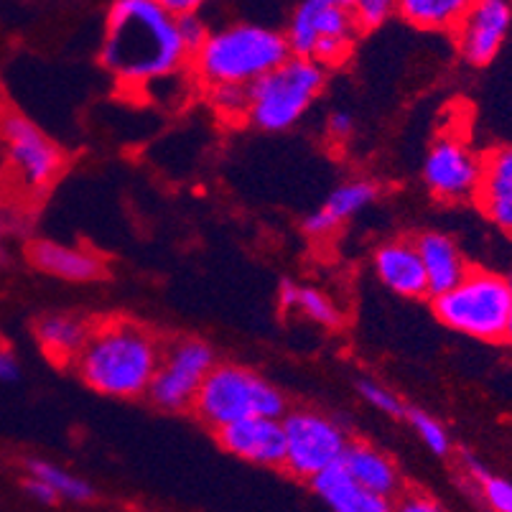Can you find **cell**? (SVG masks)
<instances>
[{
	"mask_svg": "<svg viewBox=\"0 0 512 512\" xmlns=\"http://www.w3.org/2000/svg\"><path fill=\"white\" fill-rule=\"evenodd\" d=\"M161 355L164 342L151 329L138 321L107 319L92 324L74 370L95 393L133 400L148 393Z\"/></svg>",
	"mask_w": 512,
	"mask_h": 512,
	"instance_id": "2",
	"label": "cell"
},
{
	"mask_svg": "<svg viewBox=\"0 0 512 512\" xmlns=\"http://www.w3.org/2000/svg\"><path fill=\"white\" fill-rule=\"evenodd\" d=\"M403 418L411 423V428L416 431V436L423 441V446H426L431 454H436V456L449 454L451 436L439 418L431 416L428 411H421V408H406V416Z\"/></svg>",
	"mask_w": 512,
	"mask_h": 512,
	"instance_id": "25",
	"label": "cell"
},
{
	"mask_svg": "<svg viewBox=\"0 0 512 512\" xmlns=\"http://www.w3.org/2000/svg\"><path fill=\"white\" fill-rule=\"evenodd\" d=\"M510 283L487 268H469L459 283L434 296L436 319L451 332L479 342H507Z\"/></svg>",
	"mask_w": 512,
	"mask_h": 512,
	"instance_id": "4",
	"label": "cell"
},
{
	"mask_svg": "<svg viewBox=\"0 0 512 512\" xmlns=\"http://www.w3.org/2000/svg\"><path fill=\"white\" fill-rule=\"evenodd\" d=\"M189 59L179 16L158 0H113L100 62L123 90L143 92L156 79L184 72Z\"/></svg>",
	"mask_w": 512,
	"mask_h": 512,
	"instance_id": "1",
	"label": "cell"
},
{
	"mask_svg": "<svg viewBox=\"0 0 512 512\" xmlns=\"http://www.w3.org/2000/svg\"><path fill=\"white\" fill-rule=\"evenodd\" d=\"M283 431H286L283 469L291 477L306 479V482L337 464L349 444L347 434L337 421L309 408L283 413Z\"/></svg>",
	"mask_w": 512,
	"mask_h": 512,
	"instance_id": "10",
	"label": "cell"
},
{
	"mask_svg": "<svg viewBox=\"0 0 512 512\" xmlns=\"http://www.w3.org/2000/svg\"><path fill=\"white\" fill-rule=\"evenodd\" d=\"M327 130L329 136L334 138V141H347L349 136H352V130H355V120H352V115L344 113V110H337V113L329 115V123H327Z\"/></svg>",
	"mask_w": 512,
	"mask_h": 512,
	"instance_id": "33",
	"label": "cell"
},
{
	"mask_svg": "<svg viewBox=\"0 0 512 512\" xmlns=\"http://www.w3.org/2000/svg\"><path fill=\"white\" fill-rule=\"evenodd\" d=\"M507 283H510V296H512V273L507 276ZM507 342H512V309H510V329H507Z\"/></svg>",
	"mask_w": 512,
	"mask_h": 512,
	"instance_id": "36",
	"label": "cell"
},
{
	"mask_svg": "<svg viewBox=\"0 0 512 512\" xmlns=\"http://www.w3.org/2000/svg\"><path fill=\"white\" fill-rule=\"evenodd\" d=\"M0 148L13 189L23 197H41L64 171V151L18 110H0Z\"/></svg>",
	"mask_w": 512,
	"mask_h": 512,
	"instance_id": "7",
	"label": "cell"
},
{
	"mask_svg": "<svg viewBox=\"0 0 512 512\" xmlns=\"http://www.w3.org/2000/svg\"><path fill=\"white\" fill-rule=\"evenodd\" d=\"M179 26H181V39H184L186 49H189V54H194V51H197L199 46H202V41L207 39L209 29L202 23L199 13L179 16Z\"/></svg>",
	"mask_w": 512,
	"mask_h": 512,
	"instance_id": "30",
	"label": "cell"
},
{
	"mask_svg": "<svg viewBox=\"0 0 512 512\" xmlns=\"http://www.w3.org/2000/svg\"><path fill=\"white\" fill-rule=\"evenodd\" d=\"M474 495L495 512H512V482L505 477H495V474H487L482 482L474 487Z\"/></svg>",
	"mask_w": 512,
	"mask_h": 512,
	"instance_id": "29",
	"label": "cell"
},
{
	"mask_svg": "<svg viewBox=\"0 0 512 512\" xmlns=\"http://www.w3.org/2000/svg\"><path fill=\"white\" fill-rule=\"evenodd\" d=\"M474 202L497 230L512 235V146L484 153Z\"/></svg>",
	"mask_w": 512,
	"mask_h": 512,
	"instance_id": "14",
	"label": "cell"
},
{
	"mask_svg": "<svg viewBox=\"0 0 512 512\" xmlns=\"http://www.w3.org/2000/svg\"><path fill=\"white\" fill-rule=\"evenodd\" d=\"M360 31L380 29L383 23L398 16V0H349Z\"/></svg>",
	"mask_w": 512,
	"mask_h": 512,
	"instance_id": "27",
	"label": "cell"
},
{
	"mask_svg": "<svg viewBox=\"0 0 512 512\" xmlns=\"http://www.w3.org/2000/svg\"><path fill=\"white\" fill-rule=\"evenodd\" d=\"M474 0H398V16L418 31L451 34Z\"/></svg>",
	"mask_w": 512,
	"mask_h": 512,
	"instance_id": "22",
	"label": "cell"
},
{
	"mask_svg": "<svg viewBox=\"0 0 512 512\" xmlns=\"http://www.w3.org/2000/svg\"><path fill=\"white\" fill-rule=\"evenodd\" d=\"M227 454L255 467H283L286 456V431L283 416H253L227 423L214 431Z\"/></svg>",
	"mask_w": 512,
	"mask_h": 512,
	"instance_id": "13",
	"label": "cell"
},
{
	"mask_svg": "<svg viewBox=\"0 0 512 512\" xmlns=\"http://www.w3.org/2000/svg\"><path fill=\"white\" fill-rule=\"evenodd\" d=\"M288 57L291 46L283 31L260 23H232L209 31L189 62L199 85L209 90L220 85L250 87Z\"/></svg>",
	"mask_w": 512,
	"mask_h": 512,
	"instance_id": "3",
	"label": "cell"
},
{
	"mask_svg": "<svg viewBox=\"0 0 512 512\" xmlns=\"http://www.w3.org/2000/svg\"><path fill=\"white\" fill-rule=\"evenodd\" d=\"M192 411L197 413L199 421L217 431L242 418H281L286 413V398L276 385L268 383L255 370L242 365H214L194 400Z\"/></svg>",
	"mask_w": 512,
	"mask_h": 512,
	"instance_id": "6",
	"label": "cell"
},
{
	"mask_svg": "<svg viewBox=\"0 0 512 512\" xmlns=\"http://www.w3.org/2000/svg\"><path fill=\"white\" fill-rule=\"evenodd\" d=\"M29 263L36 271L69 283H92L105 278L107 265L97 253L54 240H34L29 245Z\"/></svg>",
	"mask_w": 512,
	"mask_h": 512,
	"instance_id": "16",
	"label": "cell"
},
{
	"mask_svg": "<svg viewBox=\"0 0 512 512\" xmlns=\"http://www.w3.org/2000/svg\"><path fill=\"white\" fill-rule=\"evenodd\" d=\"M339 462L372 495L385 497L390 502L398 500L400 474L388 454L370 444H347Z\"/></svg>",
	"mask_w": 512,
	"mask_h": 512,
	"instance_id": "20",
	"label": "cell"
},
{
	"mask_svg": "<svg viewBox=\"0 0 512 512\" xmlns=\"http://www.w3.org/2000/svg\"><path fill=\"white\" fill-rule=\"evenodd\" d=\"M283 34L296 57L339 67L352 54L360 26L349 0H301Z\"/></svg>",
	"mask_w": 512,
	"mask_h": 512,
	"instance_id": "8",
	"label": "cell"
},
{
	"mask_svg": "<svg viewBox=\"0 0 512 512\" xmlns=\"http://www.w3.org/2000/svg\"><path fill=\"white\" fill-rule=\"evenodd\" d=\"M209 102L222 118L232 120H248V87L240 85H220L209 87Z\"/></svg>",
	"mask_w": 512,
	"mask_h": 512,
	"instance_id": "26",
	"label": "cell"
},
{
	"mask_svg": "<svg viewBox=\"0 0 512 512\" xmlns=\"http://www.w3.org/2000/svg\"><path fill=\"white\" fill-rule=\"evenodd\" d=\"M416 248L418 255H421L431 296L459 283L464 278V273L469 271L462 248L449 235H444V232H423L416 240Z\"/></svg>",
	"mask_w": 512,
	"mask_h": 512,
	"instance_id": "19",
	"label": "cell"
},
{
	"mask_svg": "<svg viewBox=\"0 0 512 512\" xmlns=\"http://www.w3.org/2000/svg\"><path fill=\"white\" fill-rule=\"evenodd\" d=\"M372 268H375V276L380 278V283L403 299L431 296L416 240H393L380 245L372 255Z\"/></svg>",
	"mask_w": 512,
	"mask_h": 512,
	"instance_id": "15",
	"label": "cell"
},
{
	"mask_svg": "<svg viewBox=\"0 0 512 512\" xmlns=\"http://www.w3.org/2000/svg\"><path fill=\"white\" fill-rule=\"evenodd\" d=\"M311 490L319 497L327 507H332L334 512H385L393 507V502L385 500V497L372 495L370 490H365L360 482H357L347 469L342 467V462L332 464L324 472L316 474L311 479Z\"/></svg>",
	"mask_w": 512,
	"mask_h": 512,
	"instance_id": "18",
	"label": "cell"
},
{
	"mask_svg": "<svg viewBox=\"0 0 512 512\" xmlns=\"http://www.w3.org/2000/svg\"><path fill=\"white\" fill-rule=\"evenodd\" d=\"M357 390H360L362 400H365V403H370L375 411L385 413V416H393V418L406 416V406H403V400H400L393 390L385 388V385L375 383V380H360V383H357Z\"/></svg>",
	"mask_w": 512,
	"mask_h": 512,
	"instance_id": "28",
	"label": "cell"
},
{
	"mask_svg": "<svg viewBox=\"0 0 512 512\" xmlns=\"http://www.w3.org/2000/svg\"><path fill=\"white\" fill-rule=\"evenodd\" d=\"M479 176H482V156L459 130H446L428 148L423 161V184L439 202H474Z\"/></svg>",
	"mask_w": 512,
	"mask_h": 512,
	"instance_id": "11",
	"label": "cell"
},
{
	"mask_svg": "<svg viewBox=\"0 0 512 512\" xmlns=\"http://www.w3.org/2000/svg\"><path fill=\"white\" fill-rule=\"evenodd\" d=\"M166 11H171L174 16H189V13H199L204 6H207V0H158Z\"/></svg>",
	"mask_w": 512,
	"mask_h": 512,
	"instance_id": "35",
	"label": "cell"
},
{
	"mask_svg": "<svg viewBox=\"0 0 512 512\" xmlns=\"http://www.w3.org/2000/svg\"><path fill=\"white\" fill-rule=\"evenodd\" d=\"M324 85V64L291 54L248 87V123L265 133H283L309 113Z\"/></svg>",
	"mask_w": 512,
	"mask_h": 512,
	"instance_id": "5",
	"label": "cell"
},
{
	"mask_svg": "<svg viewBox=\"0 0 512 512\" xmlns=\"http://www.w3.org/2000/svg\"><path fill=\"white\" fill-rule=\"evenodd\" d=\"M21 375V367H18L16 355L11 349L0 347V383H13Z\"/></svg>",
	"mask_w": 512,
	"mask_h": 512,
	"instance_id": "34",
	"label": "cell"
},
{
	"mask_svg": "<svg viewBox=\"0 0 512 512\" xmlns=\"http://www.w3.org/2000/svg\"><path fill=\"white\" fill-rule=\"evenodd\" d=\"M92 332V324L72 314H51L36 324V339L44 355L57 365H74L87 337Z\"/></svg>",
	"mask_w": 512,
	"mask_h": 512,
	"instance_id": "21",
	"label": "cell"
},
{
	"mask_svg": "<svg viewBox=\"0 0 512 512\" xmlns=\"http://www.w3.org/2000/svg\"><path fill=\"white\" fill-rule=\"evenodd\" d=\"M398 510H403V512H436V510H441V505L434 500V497L426 495V492H406V495H400Z\"/></svg>",
	"mask_w": 512,
	"mask_h": 512,
	"instance_id": "32",
	"label": "cell"
},
{
	"mask_svg": "<svg viewBox=\"0 0 512 512\" xmlns=\"http://www.w3.org/2000/svg\"><path fill=\"white\" fill-rule=\"evenodd\" d=\"M214 365H217L214 349L202 339L181 337L164 344V355L146 393L148 400L161 411H192L194 400Z\"/></svg>",
	"mask_w": 512,
	"mask_h": 512,
	"instance_id": "9",
	"label": "cell"
},
{
	"mask_svg": "<svg viewBox=\"0 0 512 512\" xmlns=\"http://www.w3.org/2000/svg\"><path fill=\"white\" fill-rule=\"evenodd\" d=\"M377 197H380V189H377L375 181L355 179L337 186V189L327 197V202L306 217L304 222L306 235L311 237L332 235L337 227H342L344 222L352 220L355 214H360L362 209L370 207Z\"/></svg>",
	"mask_w": 512,
	"mask_h": 512,
	"instance_id": "17",
	"label": "cell"
},
{
	"mask_svg": "<svg viewBox=\"0 0 512 512\" xmlns=\"http://www.w3.org/2000/svg\"><path fill=\"white\" fill-rule=\"evenodd\" d=\"M278 304H281L283 311H299V314H304L306 319L324 329L342 327V311L319 288L283 281L281 288H278Z\"/></svg>",
	"mask_w": 512,
	"mask_h": 512,
	"instance_id": "23",
	"label": "cell"
},
{
	"mask_svg": "<svg viewBox=\"0 0 512 512\" xmlns=\"http://www.w3.org/2000/svg\"><path fill=\"white\" fill-rule=\"evenodd\" d=\"M29 472L36 474V477L46 479V482L57 490L59 500H69V502H90L95 497V490H92L90 484L85 479H79L77 474L67 472V469L57 467V464L49 462H31Z\"/></svg>",
	"mask_w": 512,
	"mask_h": 512,
	"instance_id": "24",
	"label": "cell"
},
{
	"mask_svg": "<svg viewBox=\"0 0 512 512\" xmlns=\"http://www.w3.org/2000/svg\"><path fill=\"white\" fill-rule=\"evenodd\" d=\"M23 490H26V495H29L31 500L39 502V505H57L59 502L57 490H54L46 479L36 477V474H29V479L23 482Z\"/></svg>",
	"mask_w": 512,
	"mask_h": 512,
	"instance_id": "31",
	"label": "cell"
},
{
	"mask_svg": "<svg viewBox=\"0 0 512 512\" xmlns=\"http://www.w3.org/2000/svg\"><path fill=\"white\" fill-rule=\"evenodd\" d=\"M512 31V0H474L451 31L456 49L474 67L497 57Z\"/></svg>",
	"mask_w": 512,
	"mask_h": 512,
	"instance_id": "12",
	"label": "cell"
}]
</instances>
